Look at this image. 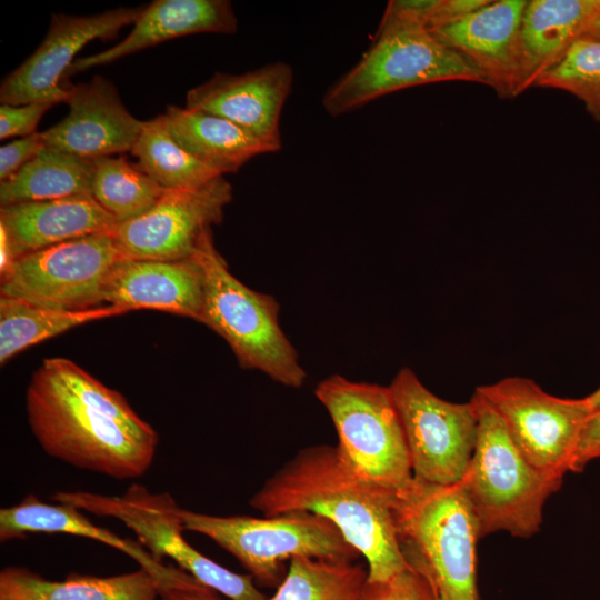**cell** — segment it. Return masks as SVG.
<instances>
[{
  "label": "cell",
  "mask_w": 600,
  "mask_h": 600,
  "mask_svg": "<svg viewBox=\"0 0 600 600\" xmlns=\"http://www.w3.org/2000/svg\"><path fill=\"white\" fill-rule=\"evenodd\" d=\"M30 429L49 456L124 480L151 466L156 430L127 399L70 359H44L26 393Z\"/></svg>",
  "instance_id": "cell-1"
},
{
  "label": "cell",
  "mask_w": 600,
  "mask_h": 600,
  "mask_svg": "<svg viewBox=\"0 0 600 600\" xmlns=\"http://www.w3.org/2000/svg\"><path fill=\"white\" fill-rule=\"evenodd\" d=\"M393 491L358 474L337 447L299 451L252 496L264 517L293 511L331 521L368 566V582H388L412 568L399 542Z\"/></svg>",
  "instance_id": "cell-2"
},
{
  "label": "cell",
  "mask_w": 600,
  "mask_h": 600,
  "mask_svg": "<svg viewBox=\"0 0 600 600\" xmlns=\"http://www.w3.org/2000/svg\"><path fill=\"white\" fill-rule=\"evenodd\" d=\"M478 439L459 482L477 521L480 539L496 532L530 538L540 531L546 501L563 478L531 466L510 439L490 404L474 391Z\"/></svg>",
  "instance_id": "cell-3"
},
{
  "label": "cell",
  "mask_w": 600,
  "mask_h": 600,
  "mask_svg": "<svg viewBox=\"0 0 600 600\" xmlns=\"http://www.w3.org/2000/svg\"><path fill=\"white\" fill-rule=\"evenodd\" d=\"M399 542L410 567L424 574L443 600H479L476 574L478 526L460 483L419 481L397 492Z\"/></svg>",
  "instance_id": "cell-4"
},
{
  "label": "cell",
  "mask_w": 600,
  "mask_h": 600,
  "mask_svg": "<svg viewBox=\"0 0 600 600\" xmlns=\"http://www.w3.org/2000/svg\"><path fill=\"white\" fill-rule=\"evenodd\" d=\"M194 257L204 280L201 323L226 340L241 368L259 370L286 387L301 388L307 374L280 328L274 298L248 288L230 272L211 231L200 241Z\"/></svg>",
  "instance_id": "cell-5"
},
{
  "label": "cell",
  "mask_w": 600,
  "mask_h": 600,
  "mask_svg": "<svg viewBox=\"0 0 600 600\" xmlns=\"http://www.w3.org/2000/svg\"><path fill=\"white\" fill-rule=\"evenodd\" d=\"M181 518L184 530L213 540L266 586H279L282 563L296 557L346 561L360 557L331 521L311 512L256 518L181 509Z\"/></svg>",
  "instance_id": "cell-6"
},
{
  "label": "cell",
  "mask_w": 600,
  "mask_h": 600,
  "mask_svg": "<svg viewBox=\"0 0 600 600\" xmlns=\"http://www.w3.org/2000/svg\"><path fill=\"white\" fill-rule=\"evenodd\" d=\"M314 394L336 428L339 453L358 474L393 492L410 487L409 451L389 387L334 374Z\"/></svg>",
  "instance_id": "cell-7"
},
{
  "label": "cell",
  "mask_w": 600,
  "mask_h": 600,
  "mask_svg": "<svg viewBox=\"0 0 600 600\" xmlns=\"http://www.w3.org/2000/svg\"><path fill=\"white\" fill-rule=\"evenodd\" d=\"M442 81L487 86L471 63L431 32L396 30L376 34L359 62L327 90L322 104L338 117L394 91Z\"/></svg>",
  "instance_id": "cell-8"
},
{
  "label": "cell",
  "mask_w": 600,
  "mask_h": 600,
  "mask_svg": "<svg viewBox=\"0 0 600 600\" xmlns=\"http://www.w3.org/2000/svg\"><path fill=\"white\" fill-rule=\"evenodd\" d=\"M51 499L81 511L120 520L157 561L161 562L163 557L172 559L178 568L200 583L231 600H269L253 584L252 576L230 571L186 541L182 508L167 492L152 493L143 486L132 483L121 496L59 491Z\"/></svg>",
  "instance_id": "cell-9"
},
{
  "label": "cell",
  "mask_w": 600,
  "mask_h": 600,
  "mask_svg": "<svg viewBox=\"0 0 600 600\" xmlns=\"http://www.w3.org/2000/svg\"><path fill=\"white\" fill-rule=\"evenodd\" d=\"M476 391L531 466L560 478L573 472L582 437L597 412L589 396L559 398L522 377H508Z\"/></svg>",
  "instance_id": "cell-10"
},
{
  "label": "cell",
  "mask_w": 600,
  "mask_h": 600,
  "mask_svg": "<svg viewBox=\"0 0 600 600\" xmlns=\"http://www.w3.org/2000/svg\"><path fill=\"white\" fill-rule=\"evenodd\" d=\"M389 389L403 429L413 478L430 484L461 481L478 439V417L470 400L454 403L432 393L409 368Z\"/></svg>",
  "instance_id": "cell-11"
},
{
  "label": "cell",
  "mask_w": 600,
  "mask_h": 600,
  "mask_svg": "<svg viewBox=\"0 0 600 600\" xmlns=\"http://www.w3.org/2000/svg\"><path fill=\"white\" fill-rule=\"evenodd\" d=\"M126 258L111 231L73 239L17 258L0 276V293L48 308H98L111 269Z\"/></svg>",
  "instance_id": "cell-12"
},
{
  "label": "cell",
  "mask_w": 600,
  "mask_h": 600,
  "mask_svg": "<svg viewBox=\"0 0 600 600\" xmlns=\"http://www.w3.org/2000/svg\"><path fill=\"white\" fill-rule=\"evenodd\" d=\"M232 187L223 176L192 189L168 190L142 216L118 223L111 233L127 258H191L206 233L223 219Z\"/></svg>",
  "instance_id": "cell-13"
},
{
  "label": "cell",
  "mask_w": 600,
  "mask_h": 600,
  "mask_svg": "<svg viewBox=\"0 0 600 600\" xmlns=\"http://www.w3.org/2000/svg\"><path fill=\"white\" fill-rule=\"evenodd\" d=\"M144 7H121L90 16L52 13L47 36L40 46L0 86L1 104L66 102L69 97L67 72L76 54L94 39L112 40L133 24Z\"/></svg>",
  "instance_id": "cell-14"
},
{
  "label": "cell",
  "mask_w": 600,
  "mask_h": 600,
  "mask_svg": "<svg viewBox=\"0 0 600 600\" xmlns=\"http://www.w3.org/2000/svg\"><path fill=\"white\" fill-rule=\"evenodd\" d=\"M292 82V68L283 62L241 74L218 72L188 91L186 108L229 120L278 151L281 112Z\"/></svg>",
  "instance_id": "cell-15"
},
{
  "label": "cell",
  "mask_w": 600,
  "mask_h": 600,
  "mask_svg": "<svg viewBox=\"0 0 600 600\" xmlns=\"http://www.w3.org/2000/svg\"><path fill=\"white\" fill-rule=\"evenodd\" d=\"M526 0L491 1L431 32L471 63L502 99L520 94V27Z\"/></svg>",
  "instance_id": "cell-16"
},
{
  "label": "cell",
  "mask_w": 600,
  "mask_h": 600,
  "mask_svg": "<svg viewBox=\"0 0 600 600\" xmlns=\"http://www.w3.org/2000/svg\"><path fill=\"white\" fill-rule=\"evenodd\" d=\"M68 114L42 131L47 147L98 159L131 151L143 124L123 104L114 84L102 76L70 84Z\"/></svg>",
  "instance_id": "cell-17"
},
{
  "label": "cell",
  "mask_w": 600,
  "mask_h": 600,
  "mask_svg": "<svg viewBox=\"0 0 600 600\" xmlns=\"http://www.w3.org/2000/svg\"><path fill=\"white\" fill-rule=\"evenodd\" d=\"M103 301L129 311L159 310L201 323L202 268L194 254L181 260L122 259L107 278Z\"/></svg>",
  "instance_id": "cell-18"
},
{
  "label": "cell",
  "mask_w": 600,
  "mask_h": 600,
  "mask_svg": "<svg viewBox=\"0 0 600 600\" xmlns=\"http://www.w3.org/2000/svg\"><path fill=\"white\" fill-rule=\"evenodd\" d=\"M238 19L227 0H154L146 6L129 34L111 48L77 58L67 77L109 64L161 42L196 33L232 34Z\"/></svg>",
  "instance_id": "cell-19"
},
{
  "label": "cell",
  "mask_w": 600,
  "mask_h": 600,
  "mask_svg": "<svg viewBox=\"0 0 600 600\" xmlns=\"http://www.w3.org/2000/svg\"><path fill=\"white\" fill-rule=\"evenodd\" d=\"M119 221L91 194L0 207L13 259L58 243L111 231Z\"/></svg>",
  "instance_id": "cell-20"
},
{
  "label": "cell",
  "mask_w": 600,
  "mask_h": 600,
  "mask_svg": "<svg viewBox=\"0 0 600 600\" xmlns=\"http://www.w3.org/2000/svg\"><path fill=\"white\" fill-rule=\"evenodd\" d=\"M600 9V0H531L520 27V94L556 66Z\"/></svg>",
  "instance_id": "cell-21"
},
{
  "label": "cell",
  "mask_w": 600,
  "mask_h": 600,
  "mask_svg": "<svg viewBox=\"0 0 600 600\" xmlns=\"http://www.w3.org/2000/svg\"><path fill=\"white\" fill-rule=\"evenodd\" d=\"M28 533H67L89 538L112 547L139 563L157 582L168 578L176 567L164 566L140 543L121 538L92 523L81 510L57 502L50 504L28 496L18 504L0 510V540L24 538Z\"/></svg>",
  "instance_id": "cell-22"
},
{
  "label": "cell",
  "mask_w": 600,
  "mask_h": 600,
  "mask_svg": "<svg viewBox=\"0 0 600 600\" xmlns=\"http://www.w3.org/2000/svg\"><path fill=\"white\" fill-rule=\"evenodd\" d=\"M164 116L176 141L221 176L237 172L257 156L277 152L241 127L213 114L168 106Z\"/></svg>",
  "instance_id": "cell-23"
},
{
  "label": "cell",
  "mask_w": 600,
  "mask_h": 600,
  "mask_svg": "<svg viewBox=\"0 0 600 600\" xmlns=\"http://www.w3.org/2000/svg\"><path fill=\"white\" fill-rule=\"evenodd\" d=\"M158 582L140 568L113 577L69 576L51 581L26 569L6 568L0 573V598L14 600H156Z\"/></svg>",
  "instance_id": "cell-24"
},
{
  "label": "cell",
  "mask_w": 600,
  "mask_h": 600,
  "mask_svg": "<svg viewBox=\"0 0 600 600\" xmlns=\"http://www.w3.org/2000/svg\"><path fill=\"white\" fill-rule=\"evenodd\" d=\"M93 167V159L46 147L14 176L0 182V204L91 194Z\"/></svg>",
  "instance_id": "cell-25"
},
{
  "label": "cell",
  "mask_w": 600,
  "mask_h": 600,
  "mask_svg": "<svg viewBox=\"0 0 600 600\" xmlns=\"http://www.w3.org/2000/svg\"><path fill=\"white\" fill-rule=\"evenodd\" d=\"M129 310L101 306L87 310H63L0 297V363L27 348L61 334L81 324L122 316Z\"/></svg>",
  "instance_id": "cell-26"
},
{
  "label": "cell",
  "mask_w": 600,
  "mask_h": 600,
  "mask_svg": "<svg viewBox=\"0 0 600 600\" xmlns=\"http://www.w3.org/2000/svg\"><path fill=\"white\" fill-rule=\"evenodd\" d=\"M130 152L138 159L136 166L168 190L197 188L221 176L176 141L164 113L143 121Z\"/></svg>",
  "instance_id": "cell-27"
},
{
  "label": "cell",
  "mask_w": 600,
  "mask_h": 600,
  "mask_svg": "<svg viewBox=\"0 0 600 600\" xmlns=\"http://www.w3.org/2000/svg\"><path fill=\"white\" fill-rule=\"evenodd\" d=\"M368 586L360 563L296 557L269 600H366Z\"/></svg>",
  "instance_id": "cell-28"
},
{
  "label": "cell",
  "mask_w": 600,
  "mask_h": 600,
  "mask_svg": "<svg viewBox=\"0 0 600 600\" xmlns=\"http://www.w3.org/2000/svg\"><path fill=\"white\" fill-rule=\"evenodd\" d=\"M93 162L91 194L119 223L142 216L168 191L123 156Z\"/></svg>",
  "instance_id": "cell-29"
},
{
  "label": "cell",
  "mask_w": 600,
  "mask_h": 600,
  "mask_svg": "<svg viewBox=\"0 0 600 600\" xmlns=\"http://www.w3.org/2000/svg\"><path fill=\"white\" fill-rule=\"evenodd\" d=\"M534 87L558 89L579 99L600 122V41L577 40L563 58L546 71Z\"/></svg>",
  "instance_id": "cell-30"
},
{
  "label": "cell",
  "mask_w": 600,
  "mask_h": 600,
  "mask_svg": "<svg viewBox=\"0 0 600 600\" xmlns=\"http://www.w3.org/2000/svg\"><path fill=\"white\" fill-rule=\"evenodd\" d=\"M50 102H32L22 106H0V139L28 137L37 131L43 114L52 107Z\"/></svg>",
  "instance_id": "cell-31"
},
{
  "label": "cell",
  "mask_w": 600,
  "mask_h": 600,
  "mask_svg": "<svg viewBox=\"0 0 600 600\" xmlns=\"http://www.w3.org/2000/svg\"><path fill=\"white\" fill-rule=\"evenodd\" d=\"M41 132L0 147V181L8 180L46 148Z\"/></svg>",
  "instance_id": "cell-32"
},
{
  "label": "cell",
  "mask_w": 600,
  "mask_h": 600,
  "mask_svg": "<svg viewBox=\"0 0 600 600\" xmlns=\"http://www.w3.org/2000/svg\"><path fill=\"white\" fill-rule=\"evenodd\" d=\"M158 591L161 600H219L214 590L178 567L171 576L158 582Z\"/></svg>",
  "instance_id": "cell-33"
},
{
  "label": "cell",
  "mask_w": 600,
  "mask_h": 600,
  "mask_svg": "<svg viewBox=\"0 0 600 600\" xmlns=\"http://www.w3.org/2000/svg\"><path fill=\"white\" fill-rule=\"evenodd\" d=\"M600 458V409L590 420L582 437L573 472H580L593 459Z\"/></svg>",
  "instance_id": "cell-34"
},
{
  "label": "cell",
  "mask_w": 600,
  "mask_h": 600,
  "mask_svg": "<svg viewBox=\"0 0 600 600\" xmlns=\"http://www.w3.org/2000/svg\"><path fill=\"white\" fill-rule=\"evenodd\" d=\"M402 600H438V592L424 574L411 569L407 572Z\"/></svg>",
  "instance_id": "cell-35"
},
{
  "label": "cell",
  "mask_w": 600,
  "mask_h": 600,
  "mask_svg": "<svg viewBox=\"0 0 600 600\" xmlns=\"http://www.w3.org/2000/svg\"><path fill=\"white\" fill-rule=\"evenodd\" d=\"M408 571L388 582L369 583L366 600H402Z\"/></svg>",
  "instance_id": "cell-36"
},
{
  "label": "cell",
  "mask_w": 600,
  "mask_h": 600,
  "mask_svg": "<svg viewBox=\"0 0 600 600\" xmlns=\"http://www.w3.org/2000/svg\"><path fill=\"white\" fill-rule=\"evenodd\" d=\"M13 261L14 259L7 231L0 226V276L4 274L10 269Z\"/></svg>",
  "instance_id": "cell-37"
},
{
  "label": "cell",
  "mask_w": 600,
  "mask_h": 600,
  "mask_svg": "<svg viewBox=\"0 0 600 600\" xmlns=\"http://www.w3.org/2000/svg\"><path fill=\"white\" fill-rule=\"evenodd\" d=\"M581 39H591L600 41V9L587 23V27L582 33Z\"/></svg>",
  "instance_id": "cell-38"
},
{
  "label": "cell",
  "mask_w": 600,
  "mask_h": 600,
  "mask_svg": "<svg viewBox=\"0 0 600 600\" xmlns=\"http://www.w3.org/2000/svg\"><path fill=\"white\" fill-rule=\"evenodd\" d=\"M589 398L594 408L600 409V387L593 393L589 394Z\"/></svg>",
  "instance_id": "cell-39"
},
{
  "label": "cell",
  "mask_w": 600,
  "mask_h": 600,
  "mask_svg": "<svg viewBox=\"0 0 600 600\" xmlns=\"http://www.w3.org/2000/svg\"><path fill=\"white\" fill-rule=\"evenodd\" d=\"M0 600H14V599L0 598Z\"/></svg>",
  "instance_id": "cell-40"
},
{
  "label": "cell",
  "mask_w": 600,
  "mask_h": 600,
  "mask_svg": "<svg viewBox=\"0 0 600 600\" xmlns=\"http://www.w3.org/2000/svg\"><path fill=\"white\" fill-rule=\"evenodd\" d=\"M438 600H443V599L438 594Z\"/></svg>",
  "instance_id": "cell-41"
}]
</instances>
